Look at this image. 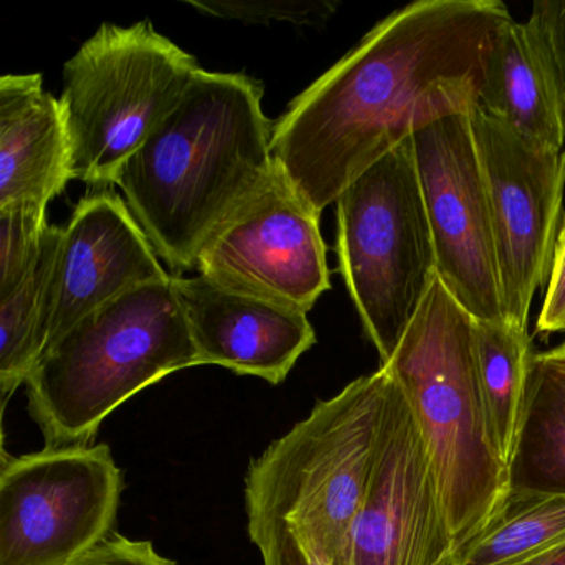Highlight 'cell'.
<instances>
[{
	"label": "cell",
	"mask_w": 565,
	"mask_h": 565,
	"mask_svg": "<svg viewBox=\"0 0 565 565\" xmlns=\"http://www.w3.org/2000/svg\"><path fill=\"white\" fill-rule=\"evenodd\" d=\"M501 0H418L380 21L274 124L273 158L322 213L363 171L449 115L479 105Z\"/></svg>",
	"instance_id": "cell-1"
},
{
	"label": "cell",
	"mask_w": 565,
	"mask_h": 565,
	"mask_svg": "<svg viewBox=\"0 0 565 565\" xmlns=\"http://www.w3.org/2000/svg\"><path fill=\"white\" fill-rule=\"evenodd\" d=\"M263 95L249 75L201 68L121 170L117 186L171 269H196L211 233L273 170Z\"/></svg>",
	"instance_id": "cell-2"
},
{
	"label": "cell",
	"mask_w": 565,
	"mask_h": 565,
	"mask_svg": "<svg viewBox=\"0 0 565 565\" xmlns=\"http://www.w3.org/2000/svg\"><path fill=\"white\" fill-rule=\"evenodd\" d=\"M382 366L422 429L461 562L501 514L511 489L479 383L472 316L438 276Z\"/></svg>",
	"instance_id": "cell-3"
},
{
	"label": "cell",
	"mask_w": 565,
	"mask_h": 565,
	"mask_svg": "<svg viewBox=\"0 0 565 565\" xmlns=\"http://www.w3.org/2000/svg\"><path fill=\"white\" fill-rule=\"evenodd\" d=\"M201 365L171 277L88 313L29 375L28 409L45 448L94 445L111 412L164 376Z\"/></svg>",
	"instance_id": "cell-4"
},
{
	"label": "cell",
	"mask_w": 565,
	"mask_h": 565,
	"mask_svg": "<svg viewBox=\"0 0 565 565\" xmlns=\"http://www.w3.org/2000/svg\"><path fill=\"white\" fill-rule=\"evenodd\" d=\"M386 370L360 376L253 459L247 524L279 522L322 565H349L375 461Z\"/></svg>",
	"instance_id": "cell-5"
},
{
	"label": "cell",
	"mask_w": 565,
	"mask_h": 565,
	"mask_svg": "<svg viewBox=\"0 0 565 565\" xmlns=\"http://www.w3.org/2000/svg\"><path fill=\"white\" fill-rule=\"evenodd\" d=\"M200 71L196 58L150 21L102 24L64 67L58 102L71 140L72 180L117 184Z\"/></svg>",
	"instance_id": "cell-6"
},
{
	"label": "cell",
	"mask_w": 565,
	"mask_h": 565,
	"mask_svg": "<svg viewBox=\"0 0 565 565\" xmlns=\"http://www.w3.org/2000/svg\"><path fill=\"white\" fill-rule=\"evenodd\" d=\"M335 204L340 274L385 365L436 276L413 137L363 171Z\"/></svg>",
	"instance_id": "cell-7"
},
{
	"label": "cell",
	"mask_w": 565,
	"mask_h": 565,
	"mask_svg": "<svg viewBox=\"0 0 565 565\" xmlns=\"http://www.w3.org/2000/svg\"><path fill=\"white\" fill-rule=\"evenodd\" d=\"M124 472L108 445L2 458L0 565H72L114 534Z\"/></svg>",
	"instance_id": "cell-8"
},
{
	"label": "cell",
	"mask_w": 565,
	"mask_h": 565,
	"mask_svg": "<svg viewBox=\"0 0 565 565\" xmlns=\"http://www.w3.org/2000/svg\"><path fill=\"white\" fill-rule=\"evenodd\" d=\"M469 121L488 190L502 306L508 320L527 327L561 230L565 151L529 143L481 105L469 111Z\"/></svg>",
	"instance_id": "cell-9"
},
{
	"label": "cell",
	"mask_w": 565,
	"mask_h": 565,
	"mask_svg": "<svg viewBox=\"0 0 565 565\" xmlns=\"http://www.w3.org/2000/svg\"><path fill=\"white\" fill-rule=\"evenodd\" d=\"M196 269L221 286L307 313L330 290L320 213L274 163L207 237Z\"/></svg>",
	"instance_id": "cell-10"
},
{
	"label": "cell",
	"mask_w": 565,
	"mask_h": 565,
	"mask_svg": "<svg viewBox=\"0 0 565 565\" xmlns=\"http://www.w3.org/2000/svg\"><path fill=\"white\" fill-rule=\"evenodd\" d=\"M349 565H459L422 429L388 370Z\"/></svg>",
	"instance_id": "cell-11"
},
{
	"label": "cell",
	"mask_w": 565,
	"mask_h": 565,
	"mask_svg": "<svg viewBox=\"0 0 565 565\" xmlns=\"http://www.w3.org/2000/svg\"><path fill=\"white\" fill-rule=\"evenodd\" d=\"M413 147L435 244L436 276L475 319L508 320L469 111L416 131Z\"/></svg>",
	"instance_id": "cell-12"
},
{
	"label": "cell",
	"mask_w": 565,
	"mask_h": 565,
	"mask_svg": "<svg viewBox=\"0 0 565 565\" xmlns=\"http://www.w3.org/2000/svg\"><path fill=\"white\" fill-rule=\"evenodd\" d=\"M170 277L127 201L114 191L88 194L62 227L45 289V350L88 313Z\"/></svg>",
	"instance_id": "cell-13"
},
{
	"label": "cell",
	"mask_w": 565,
	"mask_h": 565,
	"mask_svg": "<svg viewBox=\"0 0 565 565\" xmlns=\"http://www.w3.org/2000/svg\"><path fill=\"white\" fill-rule=\"evenodd\" d=\"M201 365H220L273 385L316 345L307 313L214 282L171 276Z\"/></svg>",
	"instance_id": "cell-14"
},
{
	"label": "cell",
	"mask_w": 565,
	"mask_h": 565,
	"mask_svg": "<svg viewBox=\"0 0 565 565\" xmlns=\"http://www.w3.org/2000/svg\"><path fill=\"white\" fill-rule=\"evenodd\" d=\"M479 105L529 143L561 153L565 145V82L548 35L531 15L492 35Z\"/></svg>",
	"instance_id": "cell-15"
},
{
	"label": "cell",
	"mask_w": 565,
	"mask_h": 565,
	"mask_svg": "<svg viewBox=\"0 0 565 565\" xmlns=\"http://www.w3.org/2000/svg\"><path fill=\"white\" fill-rule=\"evenodd\" d=\"M72 180V150L61 102L42 75L0 78V207L45 206Z\"/></svg>",
	"instance_id": "cell-16"
},
{
	"label": "cell",
	"mask_w": 565,
	"mask_h": 565,
	"mask_svg": "<svg viewBox=\"0 0 565 565\" xmlns=\"http://www.w3.org/2000/svg\"><path fill=\"white\" fill-rule=\"evenodd\" d=\"M508 471L509 494L565 495V343L532 353Z\"/></svg>",
	"instance_id": "cell-17"
},
{
	"label": "cell",
	"mask_w": 565,
	"mask_h": 565,
	"mask_svg": "<svg viewBox=\"0 0 565 565\" xmlns=\"http://www.w3.org/2000/svg\"><path fill=\"white\" fill-rule=\"evenodd\" d=\"M476 365L502 461L509 465L524 412L532 339L527 327L511 320L472 317Z\"/></svg>",
	"instance_id": "cell-18"
},
{
	"label": "cell",
	"mask_w": 565,
	"mask_h": 565,
	"mask_svg": "<svg viewBox=\"0 0 565 565\" xmlns=\"http://www.w3.org/2000/svg\"><path fill=\"white\" fill-rule=\"evenodd\" d=\"M62 227L49 226L34 269L15 289L0 296V393L2 405L25 385L44 355V300Z\"/></svg>",
	"instance_id": "cell-19"
},
{
	"label": "cell",
	"mask_w": 565,
	"mask_h": 565,
	"mask_svg": "<svg viewBox=\"0 0 565 565\" xmlns=\"http://www.w3.org/2000/svg\"><path fill=\"white\" fill-rule=\"evenodd\" d=\"M565 541V495L509 494L459 565H509Z\"/></svg>",
	"instance_id": "cell-20"
},
{
	"label": "cell",
	"mask_w": 565,
	"mask_h": 565,
	"mask_svg": "<svg viewBox=\"0 0 565 565\" xmlns=\"http://www.w3.org/2000/svg\"><path fill=\"white\" fill-rule=\"evenodd\" d=\"M45 211L25 203L0 207V296L15 289L38 264L49 227Z\"/></svg>",
	"instance_id": "cell-21"
},
{
	"label": "cell",
	"mask_w": 565,
	"mask_h": 565,
	"mask_svg": "<svg viewBox=\"0 0 565 565\" xmlns=\"http://www.w3.org/2000/svg\"><path fill=\"white\" fill-rule=\"evenodd\" d=\"M186 4L203 14L244 24L277 21L313 25L329 18L333 11L330 2L307 0H186Z\"/></svg>",
	"instance_id": "cell-22"
},
{
	"label": "cell",
	"mask_w": 565,
	"mask_h": 565,
	"mask_svg": "<svg viewBox=\"0 0 565 565\" xmlns=\"http://www.w3.org/2000/svg\"><path fill=\"white\" fill-rule=\"evenodd\" d=\"M72 565H178L163 557L151 541H134L114 532Z\"/></svg>",
	"instance_id": "cell-23"
},
{
	"label": "cell",
	"mask_w": 565,
	"mask_h": 565,
	"mask_svg": "<svg viewBox=\"0 0 565 565\" xmlns=\"http://www.w3.org/2000/svg\"><path fill=\"white\" fill-rule=\"evenodd\" d=\"M250 542L259 548L263 565H322L313 561L292 532L279 522L247 524Z\"/></svg>",
	"instance_id": "cell-24"
},
{
	"label": "cell",
	"mask_w": 565,
	"mask_h": 565,
	"mask_svg": "<svg viewBox=\"0 0 565 565\" xmlns=\"http://www.w3.org/2000/svg\"><path fill=\"white\" fill-rule=\"evenodd\" d=\"M537 332L541 335L565 333V220L555 241L551 276L537 319Z\"/></svg>",
	"instance_id": "cell-25"
},
{
	"label": "cell",
	"mask_w": 565,
	"mask_h": 565,
	"mask_svg": "<svg viewBox=\"0 0 565 565\" xmlns=\"http://www.w3.org/2000/svg\"><path fill=\"white\" fill-rule=\"evenodd\" d=\"M548 35L565 82V0H537L532 14Z\"/></svg>",
	"instance_id": "cell-26"
},
{
	"label": "cell",
	"mask_w": 565,
	"mask_h": 565,
	"mask_svg": "<svg viewBox=\"0 0 565 565\" xmlns=\"http://www.w3.org/2000/svg\"><path fill=\"white\" fill-rule=\"evenodd\" d=\"M509 565H565V541L554 547L545 548L539 554L531 555L524 561Z\"/></svg>",
	"instance_id": "cell-27"
}]
</instances>
